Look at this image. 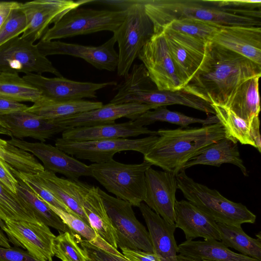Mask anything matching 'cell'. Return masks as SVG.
Segmentation results:
<instances>
[{"label": "cell", "instance_id": "6da1fadb", "mask_svg": "<svg viewBox=\"0 0 261 261\" xmlns=\"http://www.w3.org/2000/svg\"><path fill=\"white\" fill-rule=\"evenodd\" d=\"M256 75H261L260 65L211 42L205 60L183 88L211 104L225 106L241 82Z\"/></svg>", "mask_w": 261, "mask_h": 261}, {"label": "cell", "instance_id": "7a4b0ae2", "mask_svg": "<svg viewBox=\"0 0 261 261\" xmlns=\"http://www.w3.org/2000/svg\"><path fill=\"white\" fill-rule=\"evenodd\" d=\"M159 138L144 155V160L176 175L190 159L225 137L219 122L202 127L160 129Z\"/></svg>", "mask_w": 261, "mask_h": 261}, {"label": "cell", "instance_id": "3957f363", "mask_svg": "<svg viewBox=\"0 0 261 261\" xmlns=\"http://www.w3.org/2000/svg\"><path fill=\"white\" fill-rule=\"evenodd\" d=\"M151 19L154 34L174 20L192 18L222 26L260 27V19L246 16L242 10L219 8L205 1L141 0Z\"/></svg>", "mask_w": 261, "mask_h": 261}, {"label": "cell", "instance_id": "277c9868", "mask_svg": "<svg viewBox=\"0 0 261 261\" xmlns=\"http://www.w3.org/2000/svg\"><path fill=\"white\" fill-rule=\"evenodd\" d=\"M93 3L115 6L125 12L123 22L113 33L119 48L117 74L125 77L143 46L154 34L153 23L141 0H94Z\"/></svg>", "mask_w": 261, "mask_h": 261}, {"label": "cell", "instance_id": "5b68a950", "mask_svg": "<svg viewBox=\"0 0 261 261\" xmlns=\"http://www.w3.org/2000/svg\"><path fill=\"white\" fill-rule=\"evenodd\" d=\"M148 75L142 71L129 73L117 87L112 101L116 104L136 103L153 106L156 108L168 105L188 106L215 115L212 104L185 90H159Z\"/></svg>", "mask_w": 261, "mask_h": 261}, {"label": "cell", "instance_id": "8992f818", "mask_svg": "<svg viewBox=\"0 0 261 261\" xmlns=\"http://www.w3.org/2000/svg\"><path fill=\"white\" fill-rule=\"evenodd\" d=\"M178 189L187 201L196 206L217 223L241 226L254 223L256 216L241 203L231 201L218 191L195 181L185 170L176 175Z\"/></svg>", "mask_w": 261, "mask_h": 261}, {"label": "cell", "instance_id": "52a82bcc", "mask_svg": "<svg viewBox=\"0 0 261 261\" xmlns=\"http://www.w3.org/2000/svg\"><path fill=\"white\" fill-rule=\"evenodd\" d=\"M152 165L123 164L114 159L89 165L91 177L99 182L116 197L139 207L146 194L145 173Z\"/></svg>", "mask_w": 261, "mask_h": 261}, {"label": "cell", "instance_id": "ba28073f", "mask_svg": "<svg viewBox=\"0 0 261 261\" xmlns=\"http://www.w3.org/2000/svg\"><path fill=\"white\" fill-rule=\"evenodd\" d=\"M125 17L124 10H98L79 7L65 14L46 31L41 40L53 41L103 31L114 33L123 22Z\"/></svg>", "mask_w": 261, "mask_h": 261}, {"label": "cell", "instance_id": "9c48e42d", "mask_svg": "<svg viewBox=\"0 0 261 261\" xmlns=\"http://www.w3.org/2000/svg\"><path fill=\"white\" fill-rule=\"evenodd\" d=\"M159 136L151 135L139 139L119 138L88 141H74L57 138L55 146L69 155L101 163L113 160L114 155L122 151H135L145 154L156 142Z\"/></svg>", "mask_w": 261, "mask_h": 261}, {"label": "cell", "instance_id": "30bf717a", "mask_svg": "<svg viewBox=\"0 0 261 261\" xmlns=\"http://www.w3.org/2000/svg\"><path fill=\"white\" fill-rule=\"evenodd\" d=\"M98 192L116 232L118 247L153 253L149 232L137 219L133 205L99 188Z\"/></svg>", "mask_w": 261, "mask_h": 261}, {"label": "cell", "instance_id": "8fae6325", "mask_svg": "<svg viewBox=\"0 0 261 261\" xmlns=\"http://www.w3.org/2000/svg\"><path fill=\"white\" fill-rule=\"evenodd\" d=\"M138 58L158 90L175 91L185 87L162 32L153 35L140 51Z\"/></svg>", "mask_w": 261, "mask_h": 261}, {"label": "cell", "instance_id": "7c38bea8", "mask_svg": "<svg viewBox=\"0 0 261 261\" xmlns=\"http://www.w3.org/2000/svg\"><path fill=\"white\" fill-rule=\"evenodd\" d=\"M0 72L25 74L49 72L62 76L52 63L40 53L36 44L19 36L0 46Z\"/></svg>", "mask_w": 261, "mask_h": 261}, {"label": "cell", "instance_id": "4fadbf2b", "mask_svg": "<svg viewBox=\"0 0 261 261\" xmlns=\"http://www.w3.org/2000/svg\"><path fill=\"white\" fill-rule=\"evenodd\" d=\"M92 0H35L20 3L26 18V27L21 36L32 42L41 39L51 23H56L69 11Z\"/></svg>", "mask_w": 261, "mask_h": 261}, {"label": "cell", "instance_id": "5bb4252c", "mask_svg": "<svg viewBox=\"0 0 261 261\" xmlns=\"http://www.w3.org/2000/svg\"><path fill=\"white\" fill-rule=\"evenodd\" d=\"M1 228L10 242L27 250L34 258L42 261H53L54 241L56 237L49 226L43 223L8 220Z\"/></svg>", "mask_w": 261, "mask_h": 261}, {"label": "cell", "instance_id": "9a60e30c", "mask_svg": "<svg viewBox=\"0 0 261 261\" xmlns=\"http://www.w3.org/2000/svg\"><path fill=\"white\" fill-rule=\"evenodd\" d=\"M161 32L164 35L171 57L186 86L205 60L211 42L170 30L165 29Z\"/></svg>", "mask_w": 261, "mask_h": 261}, {"label": "cell", "instance_id": "2e32d148", "mask_svg": "<svg viewBox=\"0 0 261 261\" xmlns=\"http://www.w3.org/2000/svg\"><path fill=\"white\" fill-rule=\"evenodd\" d=\"M115 36L98 46H85L60 41H45L40 40L36 46L44 57L65 55L81 58L100 70L114 71L118 63V54L114 49Z\"/></svg>", "mask_w": 261, "mask_h": 261}, {"label": "cell", "instance_id": "e0dca14e", "mask_svg": "<svg viewBox=\"0 0 261 261\" xmlns=\"http://www.w3.org/2000/svg\"><path fill=\"white\" fill-rule=\"evenodd\" d=\"M7 142L39 159L45 170L59 173L77 180L81 176H90L89 165L77 160L56 146L44 142H30L12 137Z\"/></svg>", "mask_w": 261, "mask_h": 261}, {"label": "cell", "instance_id": "ac0fdd59", "mask_svg": "<svg viewBox=\"0 0 261 261\" xmlns=\"http://www.w3.org/2000/svg\"><path fill=\"white\" fill-rule=\"evenodd\" d=\"M22 77L37 88L43 97L54 101L94 98L97 97L98 90L117 85L115 81L102 83L82 82L70 80L63 76L48 78L36 73L27 74Z\"/></svg>", "mask_w": 261, "mask_h": 261}, {"label": "cell", "instance_id": "d6986e66", "mask_svg": "<svg viewBox=\"0 0 261 261\" xmlns=\"http://www.w3.org/2000/svg\"><path fill=\"white\" fill-rule=\"evenodd\" d=\"M145 204L167 222L174 224V207L178 189L176 175L151 167L145 173Z\"/></svg>", "mask_w": 261, "mask_h": 261}, {"label": "cell", "instance_id": "ffe728a7", "mask_svg": "<svg viewBox=\"0 0 261 261\" xmlns=\"http://www.w3.org/2000/svg\"><path fill=\"white\" fill-rule=\"evenodd\" d=\"M155 108L153 106L136 103H109L93 110L55 120L57 124L68 129L92 126L114 123L116 119L122 117L132 120L138 115Z\"/></svg>", "mask_w": 261, "mask_h": 261}, {"label": "cell", "instance_id": "44dd1931", "mask_svg": "<svg viewBox=\"0 0 261 261\" xmlns=\"http://www.w3.org/2000/svg\"><path fill=\"white\" fill-rule=\"evenodd\" d=\"M211 42L261 66L260 27L223 26L215 34Z\"/></svg>", "mask_w": 261, "mask_h": 261}, {"label": "cell", "instance_id": "7402d4cb", "mask_svg": "<svg viewBox=\"0 0 261 261\" xmlns=\"http://www.w3.org/2000/svg\"><path fill=\"white\" fill-rule=\"evenodd\" d=\"M0 120L12 137L18 139L31 138L42 142L68 129L57 124L55 120L44 119L26 111L0 115Z\"/></svg>", "mask_w": 261, "mask_h": 261}, {"label": "cell", "instance_id": "603a6c76", "mask_svg": "<svg viewBox=\"0 0 261 261\" xmlns=\"http://www.w3.org/2000/svg\"><path fill=\"white\" fill-rule=\"evenodd\" d=\"M174 224L184 232L186 241L197 238L220 241L217 223L187 200H176Z\"/></svg>", "mask_w": 261, "mask_h": 261}, {"label": "cell", "instance_id": "cb8c5ba5", "mask_svg": "<svg viewBox=\"0 0 261 261\" xmlns=\"http://www.w3.org/2000/svg\"><path fill=\"white\" fill-rule=\"evenodd\" d=\"M36 176L42 184L57 199L68 207L75 215L90 225L83 210L82 203L84 195L91 185L79 180L59 177L55 173L46 170Z\"/></svg>", "mask_w": 261, "mask_h": 261}, {"label": "cell", "instance_id": "d4e9b609", "mask_svg": "<svg viewBox=\"0 0 261 261\" xmlns=\"http://www.w3.org/2000/svg\"><path fill=\"white\" fill-rule=\"evenodd\" d=\"M147 225L153 253L161 261H178L175 224H171L142 202L138 207Z\"/></svg>", "mask_w": 261, "mask_h": 261}, {"label": "cell", "instance_id": "484cf974", "mask_svg": "<svg viewBox=\"0 0 261 261\" xmlns=\"http://www.w3.org/2000/svg\"><path fill=\"white\" fill-rule=\"evenodd\" d=\"M156 135L157 131L137 125L133 120L119 123L67 129L62 133V138L74 141L128 138L140 135Z\"/></svg>", "mask_w": 261, "mask_h": 261}, {"label": "cell", "instance_id": "4316f807", "mask_svg": "<svg viewBox=\"0 0 261 261\" xmlns=\"http://www.w3.org/2000/svg\"><path fill=\"white\" fill-rule=\"evenodd\" d=\"M215 115L225 130V137L231 138L242 144L249 145L261 152L260 121L257 115L248 120L243 119L226 107L212 104Z\"/></svg>", "mask_w": 261, "mask_h": 261}, {"label": "cell", "instance_id": "83f0119b", "mask_svg": "<svg viewBox=\"0 0 261 261\" xmlns=\"http://www.w3.org/2000/svg\"><path fill=\"white\" fill-rule=\"evenodd\" d=\"M98 187L91 186L84 195L82 206L89 224L97 234L117 249V236L107 212Z\"/></svg>", "mask_w": 261, "mask_h": 261}, {"label": "cell", "instance_id": "f1b7e54d", "mask_svg": "<svg viewBox=\"0 0 261 261\" xmlns=\"http://www.w3.org/2000/svg\"><path fill=\"white\" fill-rule=\"evenodd\" d=\"M237 143L231 138L225 137L190 159L185 164L183 170L197 165L219 167L222 164L229 163L238 167L243 174L247 176V169L241 158Z\"/></svg>", "mask_w": 261, "mask_h": 261}, {"label": "cell", "instance_id": "f546056e", "mask_svg": "<svg viewBox=\"0 0 261 261\" xmlns=\"http://www.w3.org/2000/svg\"><path fill=\"white\" fill-rule=\"evenodd\" d=\"M179 254L194 259L211 261H260L236 253L221 241L214 239L186 241L178 246Z\"/></svg>", "mask_w": 261, "mask_h": 261}, {"label": "cell", "instance_id": "4dcf8cb0", "mask_svg": "<svg viewBox=\"0 0 261 261\" xmlns=\"http://www.w3.org/2000/svg\"><path fill=\"white\" fill-rule=\"evenodd\" d=\"M260 77V75L254 76L241 82L224 106L246 120L254 116H258L260 109L258 92Z\"/></svg>", "mask_w": 261, "mask_h": 261}, {"label": "cell", "instance_id": "1f68e13d", "mask_svg": "<svg viewBox=\"0 0 261 261\" xmlns=\"http://www.w3.org/2000/svg\"><path fill=\"white\" fill-rule=\"evenodd\" d=\"M102 105L99 101L83 99L54 101L43 97L25 111L44 119L55 120L93 110Z\"/></svg>", "mask_w": 261, "mask_h": 261}, {"label": "cell", "instance_id": "d6a6232c", "mask_svg": "<svg viewBox=\"0 0 261 261\" xmlns=\"http://www.w3.org/2000/svg\"><path fill=\"white\" fill-rule=\"evenodd\" d=\"M220 241L226 247L237 250L241 254L261 261V238L248 236L241 226L225 225L217 223Z\"/></svg>", "mask_w": 261, "mask_h": 261}, {"label": "cell", "instance_id": "836d02e7", "mask_svg": "<svg viewBox=\"0 0 261 261\" xmlns=\"http://www.w3.org/2000/svg\"><path fill=\"white\" fill-rule=\"evenodd\" d=\"M0 97L35 103L43 97L40 91L18 73L0 72Z\"/></svg>", "mask_w": 261, "mask_h": 261}, {"label": "cell", "instance_id": "e575fe53", "mask_svg": "<svg viewBox=\"0 0 261 261\" xmlns=\"http://www.w3.org/2000/svg\"><path fill=\"white\" fill-rule=\"evenodd\" d=\"M17 194L30 205L42 222L59 232H69L76 236L55 213L28 185L18 178Z\"/></svg>", "mask_w": 261, "mask_h": 261}, {"label": "cell", "instance_id": "d590c367", "mask_svg": "<svg viewBox=\"0 0 261 261\" xmlns=\"http://www.w3.org/2000/svg\"><path fill=\"white\" fill-rule=\"evenodd\" d=\"M0 219L43 223L28 203L17 194H14L0 181Z\"/></svg>", "mask_w": 261, "mask_h": 261}, {"label": "cell", "instance_id": "8d00e7d4", "mask_svg": "<svg viewBox=\"0 0 261 261\" xmlns=\"http://www.w3.org/2000/svg\"><path fill=\"white\" fill-rule=\"evenodd\" d=\"M132 120L140 126H145L157 121L167 122L182 127H187L193 123H200L202 125H206L219 122L216 115L209 116L206 119L197 118L179 112L170 111L163 107L147 111Z\"/></svg>", "mask_w": 261, "mask_h": 261}, {"label": "cell", "instance_id": "74e56055", "mask_svg": "<svg viewBox=\"0 0 261 261\" xmlns=\"http://www.w3.org/2000/svg\"><path fill=\"white\" fill-rule=\"evenodd\" d=\"M222 27L202 20L182 18L170 22L159 33L165 29L170 30L206 42H211L215 34Z\"/></svg>", "mask_w": 261, "mask_h": 261}, {"label": "cell", "instance_id": "f35d334b", "mask_svg": "<svg viewBox=\"0 0 261 261\" xmlns=\"http://www.w3.org/2000/svg\"><path fill=\"white\" fill-rule=\"evenodd\" d=\"M1 159L14 169L25 174L38 175L45 170L33 154L8 142L4 147Z\"/></svg>", "mask_w": 261, "mask_h": 261}, {"label": "cell", "instance_id": "ab89813d", "mask_svg": "<svg viewBox=\"0 0 261 261\" xmlns=\"http://www.w3.org/2000/svg\"><path fill=\"white\" fill-rule=\"evenodd\" d=\"M54 255L62 261H87L83 249L71 233L60 232L54 241Z\"/></svg>", "mask_w": 261, "mask_h": 261}, {"label": "cell", "instance_id": "60d3db41", "mask_svg": "<svg viewBox=\"0 0 261 261\" xmlns=\"http://www.w3.org/2000/svg\"><path fill=\"white\" fill-rule=\"evenodd\" d=\"M12 174L23 181L48 205L74 215L65 204L57 199L39 181L36 175L25 174L13 168L8 164ZM76 216V215H75Z\"/></svg>", "mask_w": 261, "mask_h": 261}, {"label": "cell", "instance_id": "b9f144b4", "mask_svg": "<svg viewBox=\"0 0 261 261\" xmlns=\"http://www.w3.org/2000/svg\"><path fill=\"white\" fill-rule=\"evenodd\" d=\"M20 4L12 10L0 28V46L18 37L25 28L26 18Z\"/></svg>", "mask_w": 261, "mask_h": 261}, {"label": "cell", "instance_id": "7bdbcfd3", "mask_svg": "<svg viewBox=\"0 0 261 261\" xmlns=\"http://www.w3.org/2000/svg\"><path fill=\"white\" fill-rule=\"evenodd\" d=\"M48 205L59 216L63 222L75 235L83 238L84 240L93 244L96 242L99 237L92 227L87 224L82 219L61 209L49 205Z\"/></svg>", "mask_w": 261, "mask_h": 261}, {"label": "cell", "instance_id": "ee69618b", "mask_svg": "<svg viewBox=\"0 0 261 261\" xmlns=\"http://www.w3.org/2000/svg\"><path fill=\"white\" fill-rule=\"evenodd\" d=\"M80 244L86 257L87 261H129L124 256H121L109 252L91 243L82 239L80 236L75 238Z\"/></svg>", "mask_w": 261, "mask_h": 261}, {"label": "cell", "instance_id": "f6af8a7d", "mask_svg": "<svg viewBox=\"0 0 261 261\" xmlns=\"http://www.w3.org/2000/svg\"><path fill=\"white\" fill-rule=\"evenodd\" d=\"M208 4L226 9L238 10H260L261 1L253 0H224L205 1Z\"/></svg>", "mask_w": 261, "mask_h": 261}, {"label": "cell", "instance_id": "bcb514c9", "mask_svg": "<svg viewBox=\"0 0 261 261\" xmlns=\"http://www.w3.org/2000/svg\"><path fill=\"white\" fill-rule=\"evenodd\" d=\"M0 261H42L37 259L18 247L6 248L0 246Z\"/></svg>", "mask_w": 261, "mask_h": 261}, {"label": "cell", "instance_id": "7dc6e473", "mask_svg": "<svg viewBox=\"0 0 261 261\" xmlns=\"http://www.w3.org/2000/svg\"><path fill=\"white\" fill-rule=\"evenodd\" d=\"M0 181L14 194H17L18 181L9 170L8 164L0 158Z\"/></svg>", "mask_w": 261, "mask_h": 261}, {"label": "cell", "instance_id": "c3c4849f", "mask_svg": "<svg viewBox=\"0 0 261 261\" xmlns=\"http://www.w3.org/2000/svg\"><path fill=\"white\" fill-rule=\"evenodd\" d=\"M122 254L129 261H161L154 253L140 250L121 248Z\"/></svg>", "mask_w": 261, "mask_h": 261}, {"label": "cell", "instance_id": "681fc988", "mask_svg": "<svg viewBox=\"0 0 261 261\" xmlns=\"http://www.w3.org/2000/svg\"><path fill=\"white\" fill-rule=\"evenodd\" d=\"M28 107L21 102L0 97V115L25 111Z\"/></svg>", "mask_w": 261, "mask_h": 261}, {"label": "cell", "instance_id": "f907efd6", "mask_svg": "<svg viewBox=\"0 0 261 261\" xmlns=\"http://www.w3.org/2000/svg\"><path fill=\"white\" fill-rule=\"evenodd\" d=\"M19 4L20 3L17 2L0 1V28L12 10Z\"/></svg>", "mask_w": 261, "mask_h": 261}, {"label": "cell", "instance_id": "816d5d0a", "mask_svg": "<svg viewBox=\"0 0 261 261\" xmlns=\"http://www.w3.org/2000/svg\"><path fill=\"white\" fill-rule=\"evenodd\" d=\"M0 246L6 248L11 247L8 237L6 236L2 229H0Z\"/></svg>", "mask_w": 261, "mask_h": 261}, {"label": "cell", "instance_id": "f5cc1de1", "mask_svg": "<svg viewBox=\"0 0 261 261\" xmlns=\"http://www.w3.org/2000/svg\"><path fill=\"white\" fill-rule=\"evenodd\" d=\"M177 259L178 261H202L200 260H198L188 256H186L180 254L177 255Z\"/></svg>", "mask_w": 261, "mask_h": 261}, {"label": "cell", "instance_id": "db71d44e", "mask_svg": "<svg viewBox=\"0 0 261 261\" xmlns=\"http://www.w3.org/2000/svg\"><path fill=\"white\" fill-rule=\"evenodd\" d=\"M7 141L6 140H5L1 138H0V158H1L3 152V149L5 145L6 144Z\"/></svg>", "mask_w": 261, "mask_h": 261}, {"label": "cell", "instance_id": "11a10c76", "mask_svg": "<svg viewBox=\"0 0 261 261\" xmlns=\"http://www.w3.org/2000/svg\"><path fill=\"white\" fill-rule=\"evenodd\" d=\"M202 261H211V260H203Z\"/></svg>", "mask_w": 261, "mask_h": 261}]
</instances>
